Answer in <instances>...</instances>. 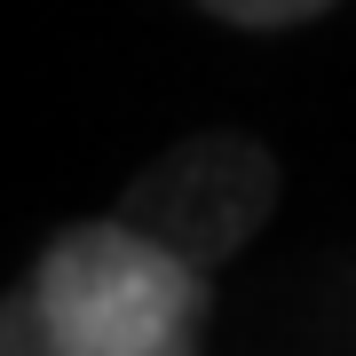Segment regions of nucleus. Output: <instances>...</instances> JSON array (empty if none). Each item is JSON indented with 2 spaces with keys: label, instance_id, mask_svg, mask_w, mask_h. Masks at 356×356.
<instances>
[{
  "label": "nucleus",
  "instance_id": "1",
  "mask_svg": "<svg viewBox=\"0 0 356 356\" xmlns=\"http://www.w3.org/2000/svg\"><path fill=\"white\" fill-rule=\"evenodd\" d=\"M214 269L159 245L127 214L48 238L32 285L0 301V356H182L206 341Z\"/></svg>",
  "mask_w": 356,
  "mask_h": 356
},
{
  "label": "nucleus",
  "instance_id": "2",
  "mask_svg": "<svg viewBox=\"0 0 356 356\" xmlns=\"http://www.w3.org/2000/svg\"><path fill=\"white\" fill-rule=\"evenodd\" d=\"M269 206H277V159L254 135L206 127L143 166L127 182V198H119V214L135 229H151L159 245L191 254L198 269H222L261 238Z\"/></svg>",
  "mask_w": 356,
  "mask_h": 356
},
{
  "label": "nucleus",
  "instance_id": "3",
  "mask_svg": "<svg viewBox=\"0 0 356 356\" xmlns=\"http://www.w3.org/2000/svg\"><path fill=\"white\" fill-rule=\"evenodd\" d=\"M198 8H214L222 24H254V32H277V24H309V16H325L332 0H198Z\"/></svg>",
  "mask_w": 356,
  "mask_h": 356
}]
</instances>
